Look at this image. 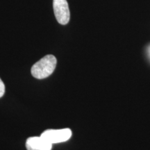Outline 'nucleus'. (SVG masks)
<instances>
[{"instance_id":"nucleus-1","label":"nucleus","mask_w":150,"mask_h":150,"mask_svg":"<svg viewBox=\"0 0 150 150\" xmlns=\"http://www.w3.org/2000/svg\"><path fill=\"white\" fill-rule=\"evenodd\" d=\"M56 57L49 54L42 58L31 67V72L33 77L42 79L50 76L54 72L56 66Z\"/></svg>"},{"instance_id":"nucleus-3","label":"nucleus","mask_w":150,"mask_h":150,"mask_svg":"<svg viewBox=\"0 0 150 150\" xmlns=\"http://www.w3.org/2000/svg\"><path fill=\"white\" fill-rule=\"evenodd\" d=\"M53 8L58 22L63 25L68 23L70 13L67 0H53Z\"/></svg>"},{"instance_id":"nucleus-2","label":"nucleus","mask_w":150,"mask_h":150,"mask_svg":"<svg viewBox=\"0 0 150 150\" xmlns=\"http://www.w3.org/2000/svg\"><path fill=\"white\" fill-rule=\"evenodd\" d=\"M72 131L70 129H47L42 133L40 136L45 138L50 143L56 144L66 142L72 137Z\"/></svg>"},{"instance_id":"nucleus-5","label":"nucleus","mask_w":150,"mask_h":150,"mask_svg":"<svg viewBox=\"0 0 150 150\" xmlns=\"http://www.w3.org/2000/svg\"><path fill=\"white\" fill-rule=\"evenodd\" d=\"M5 93V85L0 78V98L4 96Z\"/></svg>"},{"instance_id":"nucleus-4","label":"nucleus","mask_w":150,"mask_h":150,"mask_svg":"<svg viewBox=\"0 0 150 150\" xmlns=\"http://www.w3.org/2000/svg\"><path fill=\"white\" fill-rule=\"evenodd\" d=\"M27 150H52V144L42 136L30 137L26 141Z\"/></svg>"}]
</instances>
